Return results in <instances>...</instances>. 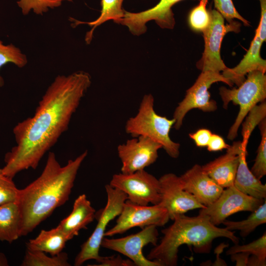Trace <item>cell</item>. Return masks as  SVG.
<instances>
[{"label": "cell", "mask_w": 266, "mask_h": 266, "mask_svg": "<svg viewBox=\"0 0 266 266\" xmlns=\"http://www.w3.org/2000/svg\"><path fill=\"white\" fill-rule=\"evenodd\" d=\"M109 185L127 196L128 201L136 204H158L160 200L159 179L144 169L134 172L115 174Z\"/></svg>", "instance_id": "9c48e42d"}, {"label": "cell", "mask_w": 266, "mask_h": 266, "mask_svg": "<svg viewBox=\"0 0 266 266\" xmlns=\"http://www.w3.org/2000/svg\"><path fill=\"white\" fill-rule=\"evenodd\" d=\"M20 193L13 178L5 175L0 168V205L18 201Z\"/></svg>", "instance_id": "1f68e13d"}, {"label": "cell", "mask_w": 266, "mask_h": 266, "mask_svg": "<svg viewBox=\"0 0 266 266\" xmlns=\"http://www.w3.org/2000/svg\"><path fill=\"white\" fill-rule=\"evenodd\" d=\"M182 0H160L154 6L138 12L125 10L123 18L116 22L128 27L134 35H140L146 32V23L154 20L161 28L172 29L175 25L172 7Z\"/></svg>", "instance_id": "9a60e30c"}, {"label": "cell", "mask_w": 266, "mask_h": 266, "mask_svg": "<svg viewBox=\"0 0 266 266\" xmlns=\"http://www.w3.org/2000/svg\"><path fill=\"white\" fill-rule=\"evenodd\" d=\"M28 63L27 56L21 50L12 44L5 45L0 40V69L8 63H12L19 67H23ZM4 82L0 74V87L4 85Z\"/></svg>", "instance_id": "4316f807"}, {"label": "cell", "mask_w": 266, "mask_h": 266, "mask_svg": "<svg viewBox=\"0 0 266 266\" xmlns=\"http://www.w3.org/2000/svg\"><path fill=\"white\" fill-rule=\"evenodd\" d=\"M155 226L151 225L142 229L140 232L125 237L108 238L104 237L100 246L119 252L128 257L137 266H160L148 260L142 253L143 247L149 244L156 245L159 233Z\"/></svg>", "instance_id": "7c38bea8"}, {"label": "cell", "mask_w": 266, "mask_h": 266, "mask_svg": "<svg viewBox=\"0 0 266 266\" xmlns=\"http://www.w3.org/2000/svg\"><path fill=\"white\" fill-rule=\"evenodd\" d=\"M222 82L230 87L233 84L220 73L206 71L201 72L194 84L186 92L184 98L178 103L173 115L175 122L174 128L179 130L187 113L193 109L204 112H212L217 109V102L210 99L208 89L212 84Z\"/></svg>", "instance_id": "ba28073f"}, {"label": "cell", "mask_w": 266, "mask_h": 266, "mask_svg": "<svg viewBox=\"0 0 266 266\" xmlns=\"http://www.w3.org/2000/svg\"><path fill=\"white\" fill-rule=\"evenodd\" d=\"M72 0H19L17 3L23 14L26 15L32 10L36 14L42 15L49 9L60 6L65 1Z\"/></svg>", "instance_id": "f546056e"}, {"label": "cell", "mask_w": 266, "mask_h": 266, "mask_svg": "<svg viewBox=\"0 0 266 266\" xmlns=\"http://www.w3.org/2000/svg\"><path fill=\"white\" fill-rule=\"evenodd\" d=\"M154 98L151 94L145 95L135 116L130 118L125 124V131L133 137H148L160 143L172 158L179 155L180 144L173 141L169 133L175 120L158 115L154 108Z\"/></svg>", "instance_id": "277c9868"}, {"label": "cell", "mask_w": 266, "mask_h": 266, "mask_svg": "<svg viewBox=\"0 0 266 266\" xmlns=\"http://www.w3.org/2000/svg\"><path fill=\"white\" fill-rule=\"evenodd\" d=\"M21 225L18 201L0 205V241L12 243L21 237Z\"/></svg>", "instance_id": "44dd1931"}, {"label": "cell", "mask_w": 266, "mask_h": 266, "mask_svg": "<svg viewBox=\"0 0 266 266\" xmlns=\"http://www.w3.org/2000/svg\"><path fill=\"white\" fill-rule=\"evenodd\" d=\"M261 136V142L257 151L255 163L250 170L254 175L261 180L266 174V120L258 125Z\"/></svg>", "instance_id": "f1b7e54d"}, {"label": "cell", "mask_w": 266, "mask_h": 266, "mask_svg": "<svg viewBox=\"0 0 266 266\" xmlns=\"http://www.w3.org/2000/svg\"><path fill=\"white\" fill-rule=\"evenodd\" d=\"M208 0H200L199 4L190 11L188 21L191 28L196 32H203L208 26L210 17L206 9Z\"/></svg>", "instance_id": "4dcf8cb0"}, {"label": "cell", "mask_w": 266, "mask_h": 266, "mask_svg": "<svg viewBox=\"0 0 266 266\" xmlns=\"http://www.w3.org/2000/svg\"><path fill=\"white\" fill-rule=\"evenodd\" d=\"M208 11L210 22L207 28L202 32L204 49L196 66L201 72L210 71L220 73L227 68L220 55L223 39L229 32L238 33L241 24L233 20L225 25L224 18L218 11L216 9Z\"/></svg>", "instance_id": "52a82bcc"}, {"label": "cell", "mask_w": 266, "mask_h": 266, "mask_svg": "<svg viewBox=\"0 0 266 266\" xmlns=\"http://www.w3.org/2000/svg\"><path fill=\"white\" fill-rule=\"evenodd\" d=\"M247 74V78L238 88L230 89L221 87L219 89L224 108L227 109L230 102L239 107L236 118L228 133L227 138L231 140L237 136L239 128L250 110L266 98L265 73L256 70Z\"/></svg>", "instance_id": "5b68a950"}, {"label": "cell", "mask_w": 266, "mask_h": 266, "mask_svg": "<svg viewBox=\"0 0 266 266\" xmlns=\"http://www.w3.org/2000/svg\"><path fill=\"white\" fill-rule=\"evenodd\" d=\"M241 147V141L233 142L225 154L201 166L203 171L223 189L233 185Z\"/></svg>", "instance_id": "e0dca14e"}, {"label": "cell", "mask_w": 266, "mask_h": 266, "mask_svg": "<svg viewBox=\"0 0 266 266\" xmlns=\"http://www.w3.org/2000/svg\"><path fill=\"white\" fill-rule=\"evenodd\" d=\"M172 220L171 225L162 230L164 236L160 242L146 257L160 266H177L179 248L184 244L193 246L196 253H209L216 238L226 237L234 244L239 242L233 231L213 225L207 216L189 217L183 214L175 216Z\"/></svg>", "instance_id": "3957f363"}, {"label": "cell", "mask_w": 266, "mask_h": 266, "mask_svg": "<svg viewBox=\"0 0 266 266\" xmlns=\"http://www.w3.org/2000/svg\"><path fill=\"white\" fill-rule=\"evenodd\" d=\"M179 177L184 189L205 206L216 200L224 190L198 164L194 165Z\"/></svg>", "instance_id": "2e32d148"}, {"label": "cell", "mask_w": 266, "mask_h": 266, "mask_svg": "<svg viewBox=\"0 0 266 266\" xmlns=\"http://www.w3.org/2000/svg\"><path fill=\"white\" fill-rule=\"evenodd\" d=\"M266 117V100L257 104L248 112L245 117V120L242 122L241 134L242 141V146L246 148L249 138L255 128Z\"/></svg>", "instance_id": "484cf974"}, {"label": "cell", "mask_w": 266, "mask_h": 266, "mask_svg": "<svg viewBox=\"0 0 266 266\" xmlns=\"http://www.w3.org/2000/svg\"><path fill=\"white\" fill-rule=\"evenodd\" d=\"M162 145L144 136L128 139L117 147V153L122 167L121 173L129 174L143 170L154 163L158 158Z\"/></svg>", "instance_id": "4fadbf2b"}, {"label": "cell", "mask_w": 266, "mask_h": 266, "mask_svg": "<svg viewBox=\"0 0 266 266\" xmlns=\"http://www.w3.org/2000/svg\"><path fill=\"white\" fill-rule=\"evenodd\" d=\"M66 253L61 252L55 256H47L45 252L27 249L22 266H68Z\"/></svg>", "instance_id": "d4e9b609"}, {"label": "cell", "mask_w": 266, "mask_h": 266, "mask_svg": "<svg viewBox=\"0 0 266 266\" xmlns=\"http://www.w3.org/2000/svg\"><path fill=\"white\" fill-rule=\"evenodd\" d=\"M238 253H246L256 257L263 263L266 264V233L258 239L247 244H234L226 252L228 255Z\"/></svg>", "instance_id": "83f0119b"}, {"label": "cell", "mask_w": 266, "mask_h": 266, "mask_svg": "<svg viewBox=\"0 0 266 266\" xmlns=\"http://www.w3.org/2000/svg\"><path fill=\"white\" fill-rule=\"evenodd\" d=\"M99 265L97 266H135L131 260H124L119 255L115 256H102L99 262Z\"/></svg>", "instance_id": "e575fe53"}, {"label": "cell", "mask_w": 266, "mask_h": 266, "mask_svg": "<svg viewBox=\"0 0 266 266\" xmlns=\"http://www.w3.org/2000/svg\"><path fill=\"white\" fill-rule=\"evenodd\" d=\"M214 7L229 23L237 19L246 26H249V22L237 12L232 0H213Z\"/></svg>", "instance_id": "d6a6232c"}, {"label": "cell", "mask_w": 266, "mask_h": 266, "mask_svg": "<svg viewBox=\"0 0 266 266\" xmlns=\"http://www.w3.org/2000/svg\"><path fill=\"white\" fill-rule=\"evenodd\" d=\"M91 84L90 75L78 71L58 75L48 87L33 116L13 128L16 145L4 157L1 168L13 178L19 172L35 169L44 155L68 128L73 114Z\"/></svg>", "instance_id": "6da1fadb"}, {"label": "cell", "mask_w": 266, "mask_h": 266, "mask_svg": "<svg viewBox=\"0 0 266 266\" xmlns=\"http://www.w3.org/2000/svg\"><path fill=\"white\" fill-rule=\"evenodd\" d=\"M124 0H101V12L100 16L95 20L91 22H82L74 18H70L71 21L73 22L71 25L75 27L80 24H86L92 27L85 36V41L90 44L92 40L93 33L95 29L103 23L112 20L116 23L123 18L125 10L122 7Z\"/></svg>", "instance_id": "603a6c76"}, {"label": "cell", "mask_w": 266, "mask_h": 266, "mask_svg": "<svg viewBox=\"0 0 266 266\" xmlns=\"http://www.w3.org/2000/svg\"><path fill=\"white\" fill-rule=\"evenodd\" d=\"M159 180L160 200L158 204L167 210L170 219L173 220L175 216L189 210L205 207L184 189L179 176L168 173L162 176Z\"/></svg>", "instance_id": "5bb4252c"}, {"label": "cell", "mask_w": 266, "mask_h": 266, "mask_svg": "<svg viewBox=\"0 0 266 266\" xmlns=\"http://www.w3.org/2000/svg\"><path fill=\"white\" fill-rule=\"evenodd\" d=\"M265 200L244 194L233 185L224 189L220 196L211 204L200 209L199 214L207 216L213 225L218 226L235 213L253 212Z\"/></svg>", "instance_id": "8fae6325"}, {"label": "cell", "mask_w": 266, "mask_h": 266, "mask_svg": "<svg viewBox=\"0 0 266 266\" xmlns=\"http://www.w3.org/2000/svg\"><path fill=\"white\" fill-rule=\"evenodd\" d=\"M107 202L98 217L96 227L88 239L81 245V250L76 256L74 266H79L90 260L99 262L102 256L99 255L101 242L108 223L121 213L127 200V195L109 184L105 186Z\"/></svg>", "instance_id": "8992f818"}, {"label": "cell", "mask_w": 266, "mask_h": 266, "mask_svg": "<svg viewBox=\"0 0 266 266\" xmlns=\"http://www.w3.org/2000/svg\"><path fill=\"white\" fill-rule=\"evenodd\" d=\"M251 214L247 219L239 221H233L225 220L222 224L228 230L240 231V235L245 237L253 232L258 226L266 222V200L256 210L251 212Z\"/></svg>", "instance_id": "cb8c5ba5"}, {"label": "cell", "mask_w": 266, "mask_h": 266, "mask_svg": "<svg viewBox=\"0 0 266 266\" xmlns=\"http://www.w3.org/2000/svg\"><path fill=\"white\" fill-rule=\"evenodd\" d=\"M169 219L167 210L159 204L141 205L126 200L116 224L106 231L104 235L122 234L136 227L141 229L151 225L162 227Z\"/></svg>", "instance_id": "30bf717a"}, {"label": "cell", "mask_w": 266, "mask_h": 266, "mask_svg": "<svg viewBox=\"0 0 266 266\" xmlns=\"http://www.w3.org/2000/svg\"><path fill=\"white\" fill-rule=\"evenodd\" d=\"M266 40L256 29L250 47L243 58L235 67H227L223 71V76L238 86L245 79V75L251 71L257 70L266 73V62L260 55L262 44Z\"/></svg>", "instance_id": "ac0fdd59"}, {"label": "cell", "mask_w": 266, "mask_h": 266, "mask_svg": "<svg viewBox=\"0 0 266 266\" xmlns=\"http://www.w3.org/2000/svg\"><path fill=\"white\" fill-rule=\"evenodd\" d=\"M87 154L86 150L61 166L55 154L49 153L40 176L20 189L18 202L21 214V236L31 233L68 200L78 171Z\"/></svg>", "instance_id": "7a4b0ae2"}, {"label": "cell", "mask_w": 266, "mask_h": 266, "mask_svg": "<svg viewBox=\"0 0 266 266\" xmlns=\"http://www.w3.org/2000/svg\"><path fill=\"white\" fill-rule=\"evenodd\" d=\"M232 261L236 262V266H247L250 255L246 253H238L231 255Z\"/></svg>", "instance_id": "8d00e7d4"}, {"label": "cell", "mask_w": 266, "mask_h": 266, "mask_svg": "<svg viewBox=\"0 0 266 266\" xmlns=\"http://www.w3.org/2000/svg\"><path fill=\"white\" fill-rule=\"evenodd\" d=\"M212 133L206 129H200L195 133L189 134L198 147H206Z\"/></svg>", "instance_id": "836d02e7"}, {"label": "cell", "mask_w": 266, "mask_h": 266, "mask_svg": "<svg viewBox=\"0 0 266 266\" xmlns=\"http://www.w3.org/2000/svg\"><path fill=\"white\" fill-rule=\"evenodd\" d=\"M246 149L242 146L239 150V162L233 186L244 194L257 199H266V185L257 179L249 169L246 162Z\"/></svg>", "instance_id": "ffe728a7"}, {"label": "cell", "mask_w": 266, "mask_h": 266, "mask_svg": "<svg viewBox=\"0 0 266 266\" xmlns=\"http://www.w3.org/2000/svg\"><path fill=\"white\" fill-rule=\"evenodd\" d=\"M67 241L65 234L57 227L49 231L41 230L36 237L29 240L27 247L55 256L62 252Z\"/></svg>", "instance_id": "7402d4cb"}, {"label": "cell", "mask_w": 266, "mask_h": 266, "mask_svg": "<svg viewBox=\"0 0 266 266\" xmlns=\"http://www.w3.org/2000/svg\"><path fill=\"white\" fill-rule=\"evenodd\" d=\"M96 217V211L85 194L79 196L75 200L70 214L62 220L57 226L65 234L68 240L78 234Z\"/></svg>", "instance_id": "d6986e66"}, {"label": "cell", "mask_w": 266, "mask_h": 266, "mask_svg": "<svg viewBox=\"0 0 266 266\" xmlns=\"http://www.w3.org/2000/svg\"><path fill=\"white\" fill-rule=\"evenodd\" d=\"M230 146L222 136L212 133L206 147L209 151L214 152L228 149Z\"/></svg>", "instance_id": "d590c367"}]
</instances>
